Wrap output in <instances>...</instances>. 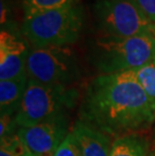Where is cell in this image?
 Returning <instances> with one entry per match:
<instances>
[{"label":"cell","instance_id":"d6986e66","mask_svg":"<svg viewBox=\"0 0 155 156\" xmlns=\"http://www.w3.org/2000/svg\"><path fill=\"white\" fill-rule=\"evenodd\" d=\"M148 156H155V148L153 149L152 151H150V153H149V155Z\"/></svg>","mask_w":155,"mask_h":156},{"label":"cell","instance_id":"5b68a950","mask_svg":"<svg viewBox=\"0 0 155 156\" xmlns=\"http://www.w3.org/2000/svg\"><path fill=\"white\" fill-rule=\"evenodd\" d=\"M26 75L41 84L70 86L80 78V69L69 46H44L29 51Z\"/></svg>","mask_w":155,"mask_h":156},{"label":"cell","instance_id":"52a82bcc","mask_svg":"<svg viewBox=\"0 0 155 156\" xmlns=\"http://www.w3.org/2000/svg\"><path fill=\"white\" fill-rule=\"evenodd\" d=\"M70 132V121L65 113L18 128L16 133L30 156H52Z\"/></svg>","mask_w":155,"mask_h":156},{"label":"cell","instance_id":"9a60e30c","mask_svg":"<svg viewBox=\"0 0 155 156\" xmlns=\"http://www.w3.org/2000/svg\"><path fill=\"white\" fill-rule=\"evenodd\" d=\"M52 156H83L79 147V144L76 140L75 135L71 131L64 142L60 145Z\"/></svg>","mask_w":155,"mask_h":156},{"label":"cell","instance_id":"ba28073f","mask_svg":"<svg viewBox=\"0 0 155 156\" xmlns=\"http://www.w3.org/2000/svg\"><path fill=\"white\" fill-rule=\"evenodd\" d=\"M28 46L20 37L7 30L0 32V81L26 75Z\"/></svg>","mask_w":155,"mask_h":156},{"label":"cell","instance_id":"ac0fdd59","mask_svg":"<svg viewBox=\"0 0 155 156\" xmlns=\"http://www.w3.org/2000/svg\"><path fill=\"white\" fill-rule=\"evenodd\" d=\"M6 12H7V10H6V8H5L4 2L1 0V23L2 24H3V22H5L6 20Z\"/></svg>","mask_w":155,"mask_h":156},{"label":"cell","instance_id":"5bb4252c","mask_svg":"<svg viewBox=\"0 0 155 156\" xmlns=\"http://www.w3.org/2000/svg\"><path fill=\"white\" fill-rule=\"evenodd\" d=\"M0 156H30L17 133L1 138Z\"/></svg>","mask_w":155,"mask_h":156},{"label":"cell","instance_id":"277c9868","mask_svg":"<svg viewBox=\"0 0 155 156\" xmlns=\"http://www.w3.org/2000/svg\"><path fill=\"white\" fill-rule=\"evenodd\" d=\"M79 92L70 86L45 85L28 79L15 121L18 128L28 127L54 116L65 114L76 105Z\"/></svg>","mask_w":155,"mask_h":156},{"label":"cell","instance_id":"6da1fadb","mask_svg":"<svg viewBox=\"0 0 155 156\" xmlns=\"http://www.w3.org/2000/svg\"><path fill=\"white\" fill-rule=\"evenodd\" d=\"M85 123L111 135L149 126L155 103L138 84L134 69L100 75L87 88L82 104Z\"/></svg>","mask_w":155,"mask_h":156},{"label":"cell","instance_id":"7a4b0ae2","mask_svg":"<svg viewBox=\"0 0 155 156\" xmlns=\"http://www.w3.org/2000/svg\"><path fill=\"white\" fill-rule=\"evenodd\" d=\"M155 58L154 36L103 35L94 41L92 58L101 75L132 71Z\"/></svg>","mask_w":155,"mask_h":156},{"label":"cell","instance_id":"8fae6325","mask_svg":"<svg viewBox=\"0 0 155 156\" xmlns=\"http://www.w3.org/2000/svg\"><path fill=\"white\" fill-rule=\"evenodd\" d=\"M149 153L147 139L136 133H127L114 140L110 156H148Z\"/></svg>","mask_w":155,"mask_h":156},{"label":"cell","instance_id":"2e32d148","mask_svg":"<svg viewBox=\"0 0 155 156\" xmlns=\"http://www.w3.org/2000/svg\"><path fill=\"white\" fill-rule=\"evenodd\" d=\"M0 138L12 135L17 132V124L15 121V115L0 114Z\"/></svg>","mask_w":155,"mask_h":156},{"label":"cell","instance_id":"9c48e42d","mask_svg":"<svg viewBox=\"0 0 155 156\" xmlns=\"http://www.w3.org/2000/svg\"><path fill=\"white\" fill-rule=\"evenodd\" d=\"M83 156H110L111 146L108 134L85 122H79L72 128Z\"/></svg>","mask_w":155,"mask_h":156},{"label":"cell","instance_id":"3957f363","mask_svg":"<svg viewBox=\"0 0 155 156\" xmlns=\"http://www.w3.org/2000/svg\"><path fill=\"white\" fill-rule=\"evenodd\" d=\"M82 27L83 12L76 4L24 18L21 32L33 48L69 46L79 39Z\"/></svg>","mask_w":155,"mask_h":156},{"label":"cell","instance_id":"e0dca14e","mask_svg":"<svg viewBox=\"0 0 155 156\" xmlns=\"http://www.w3.org/2000/svg\"><path fill=\"white\" fill-rule=\"evenodd\" d=\"M148 19L155 24V0H133Z\"/></svg>","mask_w":155,"mask_h":156},{"label":"cell","instance_id":"30bf717a","mask_svg":"<svg viewBox=\"0 0 155 156\" xmlns=\"http://www.w3.org/2000/svg\"><path fill=\"white\" fill-rule=\"evenodd\" d=\"M27 75L13 80L0 81V114L15 115L27 87Z\"/></svg>","mask_w":155,"mask_h":156},{"label":"cell","instance_id":"4fadbf2b","mask_svg":"<svg viewBox=\"0 0 155 156\" xmlns=\"http://www.w3.org/2000/svg\"><path fill=\"white\" fill-rule=\"evenodd\" d=\"M138 84L155 103V58L142 67L134 69Z\"/></svg>","mask_w":155,"mask_h":156},{"label":"cell","instance_id":"7c38bea8","mask_svg":"<svg viewBox=\"0 0 155 156\" xmlns=\"http://www.w3.org/2000/svg\"><path fill=\"white\" fill-rule=\"evenodd\" d=\"M79 0H22L24 18L38 13L76 5Z\"/></svg>","mask_w":155,"mask_h":156},{"label":"cell","instance_id":"8992f818","mask_svg":"<svg viewBox=\"0 0 155 156\" xmlns=\"http://www.w3.org/2000/svg\"><path fill=\"white\" fill-rule=\"evenodd\" d=\"M99 27L105 35L131 37L154 36L155 24L151 22L133 0H98L95 5Z\"/></svg>","mask_w":155,"mask_h":156}]
</instances>
